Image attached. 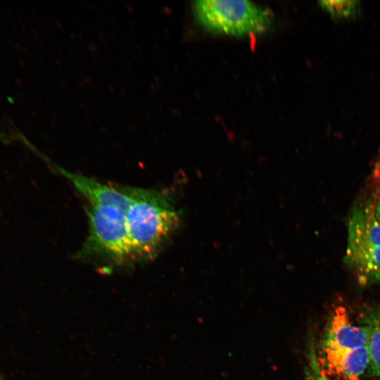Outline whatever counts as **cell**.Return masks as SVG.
<instances>
[{
  "mask_svg": "<svg viewBox=\"0 0 380 380\" xmlns=\"http://www.w3.org/2000/svg\"><path fill=\"white\" fill-rule=\"evenodd\" d=\"M312 380H327V379H326L325 376L321 375L319 377L312 379Z\"/></svg>",
  "mask_w": 380,
  "mask_h": 380,
  "instance_id": "obj_10",
  "label": "cell"
},
{
  "mask_svg": "<svg viewBox=\"0 0 380 380\" xmlns=\"http://www.w3.org/2000/svg\"><path fill=\"white\" fill-rule=\"evenodd\" d=\"M0 380H1V379H0Z\"/></svg>",
  "mask_w": 380,
  "mask_h": 380,
  "instance_id": "obj_12",
  "label": "cell"
},
{
  "mask_svg": "<svg viewBox=\"0 0 380 380\" xmlns=\"http://www.w3.org/2000/svg\"><path fill=\"white\" fill-rule=\"evenodd\" d=\"M89 236L84 249L117 262L132 258L125 211L111 205H90Z\"/></svg>",
  "mask_w": 380,
  "mask_h": 380,
  "instance_id": "obj_4",
  "label": "cell"
},
{
  "mask_svg": "<svg viewBox=\"0 0 380 380\" xmlns=\"http://www.w3.org/2000/svg\"><path fill=\"white\" fill-rule=\"evenodd\" d=\"M376 170L378 171V175L380 178V167H379V169H376Z\"/></svg>",
  "mask_w": 380,
  "mask_h": 380,
  "instance_id": "obj_11",
  "label": "cell"
},
{
  "mask_svg": "<svg viewBox=\"0 0 380 380\" xmlns=\"http://www.w3.org/2000/svg\"><path fill=\"white\" fill-rule=\"evenodd\" d=\"M347 227L346 265L361 286L380 284V222L373 205L355 208Z\"/></svg>",
  "mask_w": 380,
  "mask_h": 380,
  "instance_id": "obj_2",
  "label": "cell"
},
{
  "mask_svg": "<svg viewBox=\"0 0 380 380\" xmlns=\"http://www.w3.org/2000/svg\"><path fill=\"white\" fill-rule=\"evenodd\" d=\"M131 193L125 215L132 258H148L177 227L179 214L159 191L131 188Z\"/></svg>",
  "mask_w": 380,
  "mask_h": 380,
  "instance_id": "obj_1",
  "label": "cell"
},
{
  "mask_svg": "<svg viewBox=\"0 0 380 380\" xmlns=\"http://www.w3.org/2000/svg\"><path fill=\"white\" fill-rule=\"evenodd\" d=\"M361 326L367 336L369 366L373 375L380 376V306L374 307L364 314Z\"/></svg>",
  "mask_w": 380,
  "mask_h": 380,
  "instance_id": "obj_7",
  "label": "cell"
},
{
  "mask_svg": "<svg viewBox=\"0 0 380 380\" xmlns=\"http://www.w3.org/2000/svg\"><path fill=\"white\" fill-rule=\"evenodd\" d=\"M367 346V336L362 326L354 324L347 310L337 307L332 315L322 343L324 370L337 362L345 354Z\"/></svg>",
  "mask_w": 380,
  "mask_h": 380,
  "instance_id": "obj_5",
  "label": "cell"
},
{
  "mask_svg": "<svg viewBox=\"0 0 380 380\" xmlns=\"http://www.w3.org/2000/svg\"><path fill=\"white\" fill-rule=\"evenodd\" d=\"M199 23L213 33L244 36L264 32L272 14L266 8L244 0H199L194 2Z\"/></svg>",
  "mask_w": 380,
  "mask_h": 380,
  "instance_id": "obj_3",
  "label": "cell"
},
{
  "mask_svg": "<svg viewBox=\"0 0 380 380\" xmlns=\"http://www.w3.org/2000/svg\"><path fill=\"white\" fill-rule=\"evenodd\" d=\"M355 1H322L321 5L336 16H347L351 14L356 6Z\"/></svg>",
  "mask_w": 380,
  "mask_h": 380,
  "instance_id": "obj_8",
  "label": "cell"
},
{
  "mask_svg": "<svg viewBox=\"0 0 380 380\" xmlns=\"http://www.w3.org/2000/svg\"><path fill=\"white\" fill-rule=\"evenodd\" d=\"M68 179L89 201L90 205H111L125 211L132 198L131 188H118L94 178L72 173L59 167L55 168Z\"/></svg>",
  "mask_w": 380,
  "mask_h": 380,
  "instance_id": "obj_6",
  "label": "cell"
},
{
  "mask_svg": "<svg viewBox=\"0 0 380 380\" xmlns=\"http://www.w3.org/2000/svg\"><path fill=\"white\" fill-rule=\"evenodd\" d=\"M375 217L380 222V183L377 191L376 198L373 205Z\"/></svg>",
  "mask_w": 380,
  "mask_h": 380,
  "instance_id": "obj_9",
  "label": "cell"
}]
</instances>
